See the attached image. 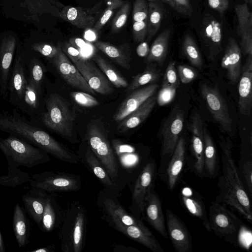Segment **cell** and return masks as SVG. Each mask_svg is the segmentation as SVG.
Instances as JSON below:
<instances>
[{
	"instance_id": "obj_1",
	"label": "cell",
	"mask_w": 252,
	"mask_h": 252,
	"mask_svg": "<svg viewBox=\"0 0 252 252\" xmlns=\"http://www.w3.org/2000/svg\"><path fill=\"white\" fill-rule=\"evenodd\" d=\"M219 143L221 150L222 167L215 200L229 206L252 223L251 200L233 158V144L229 137L221 135L219 136Z\"/></svg>"
},
{
	"instance_id": "obj_2",
	"label": "cell",
	"mask_w": 252,
	"mask_h": 252,
	"mask_svg": "<svg viewBox=\"0 0 252 252\" xmlns=\"http://www.w3.org/2000/svg\"><path fill=\"white\" fill-rule=\"evenodd\" d=\"M0 130L18 137L61 161L72 164L80 162L78 155L17 111L0 112Z\"/></svg>"
},
{
	"instance_id": "obj_3",
	"label": "cell",
	"mask_w": 252,
	"mask_h": 252,
	"mask_svg": "<svg viewBox=\"0 0 252 252\" xmlns=\"http://www.w3.org/2000/svg\"><path fill=\"white\" fill-rule=\"evenodd\" d=\"M87 213L78 201H72L63 211L58 237L62 252H81L86 241Z\"/></svg>"
},
{
	"instance_id": "obj_4",
	"label": "cell",
	"mask_w": 252,
	"mask_h": 252,
	"mask_svg": "<svg viewBox=\"0 0 252 252\" xmlns=\"http://www.w3.org/2000/svg\"><path fill=\"white\" fill-rule=\"evenodd\" d=\"M85 139L121 192L126 185H129L131 181L120 167L112 146L107 136L96 125H91L88 127Z\"/></svg>"
},
{
	"instance_id": "obj_5",
	"label": "cell",
	"mask_w": 252,
	"mask_h": 252,
	"mask_svg": "<svg viewBox=\"0 0 252 252\" xmlns=\"http://www.w3.org/2000/svg\"><path fill=\"white\" fill-rule=\"evenodd\" d=\"M0 150L4 154L7 164L16 167L31 168L50 160L49 154L44 150L11 135L6 138L0 136Z\"/></svg>"
},
{
	"instance_id": "obj_6",
	"label": "cell",
	"mask_w": 252,
	"mask_h": 252,
	"mask_svg": "<svg viewBox=\"0 0 252 252\" xmlns=\"http://www.w3.org/2000/svg\"><path fill=\"white\" fill-rule=\"evenodd\" d=\"M45 105L41 122L51 130L72 141L75 116L68 102L59 94L51 93L45 99Z\"/></svg>"
},
{
	"instance_id": "obj_7",
	"label": "cell",
	"mask_w": 252,
	"mask_h": 252,
	"mask_svg": "<svg viewBox=\"0 0 252 252\" xmlns=\"http://www.w3.org/2000/svg\"><path fill=\"white\" fill-rule=\"evenodd\" d=\"M208 218L211 232L232 244H238L239 236L245 224L227 205L216 200L212 202Z\"/></svg>"
},
{
	"instance_id": "obj_8",
	"label": "cell",
	"mask_w": 252,
	"mask_h": 252,
	"mask_svg": "<svg viewBox=\"0 0 252 252\" xmlns=\"http://www.w3.org/2000/svg\"><path fill=\"white\" fill-rule=\"evenodd\" d=\"M32 188L48 192L76 191L81 189L82 180L78 175L53 171L33 174L29 181Z\"/></svg>"
},
{
	"instance_id": "obj_9",
	"label": "cell",
	"mask_w": 252,
	"mask_h": 252,
	"mask_svg": "<svg viewBox=\"0 0 252 252\" xmlns=\"http://www.w3.org/2000/svg\"><path fill=\"white\" fill-rule=\"evenodd\" d=\"M97 204L103 214V218L109 225L120 223L125 225H135L146 230H150L142 220L128 213L118 200V196L103 189L99 191Z\"/></svg>"
},
{
	"instance_id": "obj_10",
	"label": "cell",
	"mask_w": 252,
	"mask_h": 252,
	"mask_svg": "<svg viewBox=\"0 0 252 252\" xmlns=\"http://www.w3.org/2000/svg\"><path fill=\"white\" fill-rule=\"evenodd\" d=\"M157 175L155 160L151 158L142 167L133 188L132 204L129 210L130 213L138 219H142L145 197L148 191L155 188Z\"/></svg>"
},
{
	"instance_id": "obj_11",
	"label": "cell",
	"mask_w": 252,
	"mask_h": 252,
	"mask_svg": "<svg viewBox=\"0 0 252 252\" xmlns=\"http://www.w3.org/2000/svg\"><path fill=\"white\" fill-rule=\"evenodd\" d=\"M184 112L179 105L173 108L162 123L159 139L161 142L160 156L162 158L171 156L182 131Z\"/></svg>"
},
{
	"instance_id": "obj_12",
	"label": "cell",
	"mask_w": 252,
	"mask_h": 252,
	"mask_svg": "<svg viewBox=\"0 0 252 252\" xmlns=\"http://www.w3.org/2000/svg\"><path fill=\"white\" fill-rule=\"evenodd\" d=\"M191 134L190 155L187 164L192 172L200 178L204 176V127L200 115L195 113L189 124Z\"/></svg>"
},
{
	"instance_id": "obj_13",
	"label": "cell",
	"mask_w": 252,
	"mask_h": 252,
	"mask_svg": "<svg viewBox=\"0 0 252 252\" xmlns=\"http://www.w3.org/2000/svg\"><path fill=\"white\" fill-rule=\"evenodd\" d=\"M200 92L214 120L224 132L231 134L232 131V120L225 100L218 88L211 87L203 83L200 86Z\"/></svg>"
},
{
	"instance_id": "obj_14",
	"label": "cell",
	"mask_w": 252,
	"mask_h": 252,
	"mask_svg": "<svg viewBox=\"0 0 252 252\" xmlns=\"http://www.w3.org/2000/svg\"><path fill=\"white\" fill-rule=\"evenodd\" d=\"M28 82L27 68L23 53L20 50H17L9 80L8 96L9 102L18 109L20 106Z\"/></svg>"
},
{
	"instance_id": "obj_15",
	"label": "cell",
	"mask_w": 252,
	"mask_h": 252,
	"mask_svg": "<svg viewBox=\"0 0 252 252\" xmlns=\"http://www.w3.org/2000/svg\"><path fill=\"white\" fill-rule=\"evenodd\" d=\"M61 77L69 85L82 92L95 94L76 66L69 60L60 47L58 54L51 61Z\"/></svg>"
},
{
	"instance_id": "obj_16",
	"label": "cell",
	"mask_w": 252,
	"mask_h": 252,
	"mask_svg": "<svg viewBox=\"0 0 252 252\" xmlns=\"http://www.w3.org/2000/svg\"><path fill=\"white\" fill-rule=\"evenodd\" d=\"M17 46L13 35H5L0 39V96L3 99L8 95V85Z\"/></svg>"
},
{
	"instance_id": "obj_17",
	"label": "cell",
	"mask_w": 252,
	"mask_h": 252,
	"mask_svg": "<svg viewBox=\"0 0 252 252\" xmlns=\"http://www.w3.org/2000/svg\"><path fill=\"white\" fill-rule=\"evenodd\" d=\"M166 229L174 249L177 252H192L191 235L185 223L171 210H166Z\"/></svg>"
},
{
	"instance_id": "obj_18",
	"label": "cell",
	"mask_w": 252,
	"mask_h": 252,
	"mask_svg": "<svg viewBox=\"0 0 252 252\" xmlns=\"http://www.w3.org/2000/svg\"><path fill=\"white\" fill-rule=\"evenodd\" d=\"M89 86L102 94H110L114 90L110 82L90 60L83 58L71 60Z\"/></svg>"
},
{
	"instance_id": "obj_19",
	"label": "cell",
	"mask_w": 252,
	"mask_h": 252,
	"mask_svg": "<svg viewBox=\"0 0 252 252\" xmlns=\"http://www.w3.org/2000/svg\"><path fill=\"white\" fill-rule=\"evenodd\" d=\"M202 24L201 35L206 56L213 61L222 50L221 26L210 14L204 16Z\"/></svg>"
},
{
	"instance_id": "obj_20",
	"label": "cell",
	"mask_w": 252,
	"mask_h": 252,
	"mask_svg": "<svg viewBox=\"0 0 252 252\" xmlns=\"http://www.w3.org/2000/svg\"><path fill=\"white\" fill-rule=\"evenodd\" d=\"M102 1L92 8L65 6L58 12V16L80 29L94 27L98 20Z\"/></svg>"
},
{
	"instance_id": "obj_21",
	"label": "cell",
	"mask_w": 252,
	"mask_h": 252,
	"mask_svg": "<svg viewBox=\"0 0 252 252\" xmlns=\"http://www.w3.org/2000/svg\"><path fill=\"white\" fill-rule=\"evenodd\" d=\"M169 158L166 167L164 181L168 189L172 191L181 180L187 164L186 141L183 136L180 137Z\"/></svg>"
},
{
	"instance_id": "obj_22",
	"label": "cell",
	"mask_w": 252,
	"mask_h": 252,
	"mask_svg": "<svg viewBox=\"0 0 252 252\" xmlns=\"http://www.w3.org/2000/svg\"><path fill=\"white\" fill-rule=\"evenodd\" d=\"M142 219L164 238H168L161 201L154 188L145 197Z\"/></svg>"
},
{
	"instance_id": "obj_23",
	"label": "cell",
	"mask_w": 252,
	"mask_h": 252,
	"mask_svg": "<svg viewBox=\"0 0 252 252\" xmlns=\"http://www.w3.org/2000/svg\"><path fill=\"white\" fill-rule=\"evenodd\" d=\"M80 162L93 174L104 187V190L117 196L121 192L114 183L108 173L91 150L87 144L78 155Z\"/></svg>"
},
{
	"instance_id": "obj_24",
	"label": "cell",
	"mask_w": 252,
	"mask_h": 252,
	"mask_svg": "<svg viewBox=\"0 0 252 252\" xmlns=\"http://www.w3.org/2000/svg\"><path fill=\"white\" fill-rule=\"evenodd\" d=\"M181 205L192 216L202 222L205 228L211 232L208 222V213L201 195L189 186L182 187L178 194Z\"/></svg>"
},
{
	"instance_id": "obj_25",
	"label": "cell",
	"mask_w": 252,
	"mask_h": 252,
	"mask_svg": "<svg viewBox=\"0 0 252 252\" xmlns=\"http://www.w3.org/2000/svg\"><path fill=\"white\" fill-rule=\"evenodd\" d=\"M158 87V84L154 83L132 91L121 103L113 115V119L117 122L121 121L153 95Z\"/></svg>"
},
{
	"instance_id": "obj_26",
	"label": "cell",
	"mask_w": 252,
	"mask_h": 252,
	"mask_svg": "<svg viewBox=\"0 0 252 252\" xmlns=\"http://www.w3.org/2000/svg\"><path fill=\"white\" fill-rule=\"evenodd\" d=\"M239 81L238 107L240 114L249 116L252 106V56H248L242 67Z\"/></svg>"
},
{
	"instance_id": "obj_27",
	"label": "cell",
	"mask_w": 252,
	"mask_h": 252,
	"mask_svg": "<svg viewBox=\"0 0 252 252\" xmlns=\"http://www.w3.org/2000/svg\"><path fill=\"white\" fill-rule=\"evenodd\" d=\"M221 67L226 70L230 83L236 84L240 78L242 70L241 50L236 40L229 37L221 62Z\"/></svg>"
},
{
	"instance_id": "obj_28",
	"label": "cell",
	"mask_w": 252,
	"mask_h": 252,
	"mask_svg": "<svg viewBox=\"0 0 252 252\" xmlns=\"http://www.w3.org/2000/svg\"><path fill=\"white\" fill-rule=\"evenodd\" d=\"M112 146L118 163L131 182L132 174L139 167L143 159L134 147L114 140Z\"/></svg>"
},
{
	"instance_id": "obj_29",
	"label": "cell",
	"mask_w": 252,
	"mask_h": 252,
	"mask_svg": "<svg viewBox=\"0 0 252 252\" xmlns=\"http://www.w3.org/2000/svg\"><path fill=\"white\" fill-rule=\"evenodd\" d=\"M109 225L154 252H164L151 231L145 230L135 225H125L120 223H113Z\"/></svg>"
},
{
	"instance_id": "obj_30",
	"label": "cell",
	"mask_w": 252,
	"mask_h": 252,
	"mask_svg": "<svg viewBox=\"0 0 252 252\" xmlns=\"http://www.w3.org/2000/svg\"><path fill=\"white\" fill-rule=\"evenodd\" d=\"M48 193L41 189L32 188L22 197L26 213L39 228Z\"/></svg>"
},
{
	"instance_id": "obj_31",
	"label": "cell",
	"mask_w": 252,
	"mask_h": 252,
	"mask_svg": "<svg viewBox=\"0 0 252 252\" xmlns=\"http://www.w3.org/2000/svg\"><path fill=\"white\" fill-rule=\"evenodd\" d=\"M63 211L57 202L56 192H49L45 204L40 229L50 233L59 227Z\"/></svg>"
},
{
	"instance_id": "obj_32",
	"label": "cell",
	"mask_w": 252,
	"mask_h": 252,
	"mask_svg": "<svg viewBox=\"0 0 252 252\" xmlns=\"http://www.w3.org/2000/svg\"><path fill=\"white\" fill-rule=\"evenodd\" d=\"M204 176L213 178L219 174L220 160L217 149L208 130L204 127Z\"/></svg>"
},
{
	"instance_id": "obj_33",
	"label": "cell",
	"mask_w": 252,
	"mask_h": 252,
	"mask_svg": "<svg viewBox=\"0 0 252 252\" xmlns=\"http://www.w3.org/2000/svg\"><path fill=\"white\" fill-rule=\"evenodd\" d=\"M157 97L152 95L138 108L119 122L117 129L119 132H125L136 127L143 122L150 115L156 103Z\"/></svg>"
},
{
	"instance_id": "obj_34",
	"label": "cell",
	"mask_w": 252,
	"mask_h": 252,
	"mask_svg": "<svg viewBox=\"0 0 252 252\" xmlns=\"http://www.w3.org/2000/svg\"><path fill=\"white\" fill-rule=\"evenodd\" d=\"M25 209L18 203L14 207L13 230L16 240L20 247H24L29 243L30 223Z\"/></svg>"
},
{
	"instance_id": "obj_35",
	"label": "cell",
	"mask_w": 252,
	"mask_h": 252,
	"mask_svg": "<svg viewBox=\"0 0 252 252\" xmlns=\"http://www.w3.org/2000/svg\"><path fill=\"white\" fill-rule=\"evenodd\" d=\"M171 31L166 29L155 39L149 50L146 58L148 63H155L162 66L166 58Z\"/></svg>"
},
{
	"instance_id": "obj_36",
	"label": "cell",
	"mask_w": 252,
	"mask_h": 252,
	"mask_svg": "<svg viewBox=\"0 0 252 252\" xmlns=\"http://www.w3.org/2000/svg\"><path fill=\"white\" fill-rule=\"evenodd\" d=\"M23 58L27 68L28 78L37 87L43 90V84L46 68L40 58L35 54H27L23 52Z\"/></svg>"
},
{
	"instance_id": "obj_37",
	"label": "cell",
	"mask_w": 252,
	"mask_h": 252,
	"mask_svg": "<svg viewBox=\"0 0 252 252\" xmlns=\"http://www.w3.org/2000/svg\"><path fill=\"white\" fill-rule=\"evenodd\" d=\"M161 74L160 69L158 68L156 63H148L143 72L133 77L126 92L128 94L143 85L155 83L160 79Z\"/></svg>"
},
{
	"instance_id": "obj_38",
	"label": "cell",
	"mask_w": 252,
	"mask_h": 252,
	"mask_svg": "<svg viewBox=\"0 0 252 252\" xmlns=\"http://www.w3.org/2000/svg\"><path fill=\"white\" fill-rule=\"evenodd\" d=\"M93 61L103 72L109 81L118 88H126L128 83L121 74L106 60L101 56L95 54Z\"/></svg>"
},
{
	"instance_id": "obj_39",
	"label": "cell",
	"mask_w": 252,
	"mask_h": 252,
	"mask_svg": "<svg viewBox=\"0 0 252 252\" xmlns=\"http://www.w3.org/2000/svg\"><path fill=\"white\" fill-rule=\"evenodd\" d=\"M94 45L115 63L127 70L130 69L128 58L120 49L109 43L100 41L95 42Z\"/></svg>"
},
{
	"instance_id": "obj_40",
	"label": "cell",
	"mask_w": 252,
	"mask_h": 252,
	"mask_svg": "<svg viewBox=\"0 0 252 252\" xmlns=\"http://www.w3.org/2000/svg\"><path fill=\"white\" fill-rule=\"evenodd\" d=\"M163 17V10L157 2L148 3V14L147 19V40L150 41L158 31Z\"/></svg>"
},
{
	"instance_id": "obj_41",
	"label": "cell",
	"mask_w": 252,
	"mask_h": 252,
	"mask_svg": "<svg viewBox=\"0 0 252 252\" xmlns=\"http://www.w3.org/2000/svg\"><path fill=\"white\" fill-rule=\"evenodd\" d=\"M7 165V174L0 176V185L15 188L29 182L31 177L28 173L13 165Z\"/></svg>"
},
{
	"instance_id": "obj_42",
	"label": "cell",
	"mask_w": 252,
	"mask_h": 252,
	"mask_svg": "<svg viewBox=\"0 0 252 252\" xmlns=\"http://www.w3.org/2000/svg\"><path fill=\"white\" fill-rule=\"evenodd\" d=\"M182 51L184 55L194 67L201 69L203 66L201 54L192 36L185 35L183 42Z\"/></svg>"
},
{
	"instance_id": "obj_43",
	"label": "cell",
	"mask_w": 252,
	"mask_h": 252,
	"mask_svg": "<svg viewBox=\"0 0 252 252\" xmlns=\"http://www.w3.org/2000/svg\"><path fill=\"white\" fill-rule=\"evenodd\" d=\"M235 11L238 21L237 33L240 36L244 32L252 29V13L246 3L237 5Z\"/></svg>"
},
{
	"instance_id": "obj_44",
	"label": "cell",
	"mask_w": 252,
	"mask_h": 252,
	"mask_svg": "<svg viewBox=\"0 0 252 252\" xmlns=\"http://www.w3.org/2000/svg\"><path fill=\"white\" fill-rule=\"evenodd\" d=\"M106 7L94 26V29L98 32L109 20L114 10L120 8L124 3L123 0H103Z\"/></svg>"
},
{
	"instance_id": "obj_45",
	"label": "cell",
	"mask_w": 252,
	"mask_h": 252,
	"mask_svg": "<svg viewBox=\"0 0 252 252\" xmlns=\"http://www.w3.org/2000/svg\"><path fill=\"white\" fill-rule=\"evenodd\" d=\"M239 173L244 186L249 197L252 195V160L240 159L239 162Z\"/></svg>"
},
{
	"instance_id": "obj_46",
	"label": "cell",
	"mask_w": 252,
	"mask_h": 252,
	"mask_svg": "<svg viewBox=\"0 0 252 252\" xmlns=\"http://www.w3.org/2000/svg\"><path fill=\"white\" fill-rule=\"evenodd\" d=\"M60 47V45L55 46L45 42H36L31 45V49L32 52L39 54L49 62L58 54Z\"/></svg>"
},
{
	"instance_id": "obj_47",
	"label": "cell",
	"mask_w": 252,
	"mask_h": 252,
	"mask_svg": "<svg viewBox=\"0 0 252 252\" xmlns=\"http://www.w3.org/2000/svg\"><path fill=\"white\" fill-rule=\"evenodd\" d=\"M175 61L170 62L165 71L161 87H174L178 88L180 81L175 67Z\"/></svg>"
},
{
	"instance_id": "obj_48",
	"label": "cell",
	"mask_w": 252,
	"mask_h": 252,
	"mask_svg": "<svg viewBox=\"0 0 252 252\" xmlns=\"http://www.w3.org/2000/svg\"><path fill=\"white\" fill-rule=\"evenodd\" d=\"M130 4L129 2H124L120 7V9L114 18L111 26L112 32H118L126 24L129 11Z\"/></svg>"
},
{
	"instance_id": "obj_49",
	"label": "cell",
	"mask_w": 252,
	"mask_h": 252,
	"mask_svg": "<svg viewBox=\"0 0 252 252\" xmlns=\"http://www.w3.org/2000/svg\"><path fill=\"white\" fill-rule=\"evenodd\" d=\"M70 94L74 101L80 106L91 107L99 105L97 100L86 92H72Z\"/></svg>"
},
{
	"instance_id": "obj_50",
	"label": "cell",
	"mask_w": 252,
	"mask_h": 252,
	"mask_svg": "<svg viewBox=\"0 0 252 252\" xmlns=\"http://www.w3.org/2000/svg\"><path fill=\"white\" fill-rule=\"evenodd\" d=\"M148 14V3L145 0H135L133 5V21L147 20Z\"/></svg>"
},
{
	"instance_id": "obj_51",
	"label": "cell",
	"mask_w": 252,
	"mask_h": 252,
	"mask_svg": "<svg viewBox=\"0 0 252 252\" xmlns=\"http://www.w3.org/2000/svg\"><path fill=\"white\" fill-rule=\"evenodd\" d=\"M177 89L174 87H161L156 98L158 105L162 106L170 103L175 97Z\"/></svg>"
},
{
	"instance_id": "obj_52",
	"label": "cell",
	"mask_w": 252,
	"mask_h": 252,
	"mask_svg": "<svg viewBox=\"0 0 252 252\" xmlns=\"http://www.w3.org/2000/svg\"><path fill=\"white\" fill-rule=\"evenodd\" d=\"M177 71L180 81L183 84L191 82L198 75V73L194 68L186 64L178 65Z\"/></svg>"
},
{
	"instance_id": "obj_53",
	"label": "cell",
	"mask_w": 252,
	"mask_h": 252,
	"mask_svg": "<svg viewBox=\"0 0 252 252\" xmlns=\"http://www.w3.org/2000/svg\"><path fill=\"white\" fill-rule=\"evenodd\" d=\"M147 20L133 21L132 34L135 42H142L147 36Z\"/></svg>"
},
{
	"instance_id": "obj_54",
	"label": "cell",
	"mask_w": 252,
	"mask_h": 252,
	"mask_svg": "<svg viewBox=\"0 0 252 252\" xmlns=\"http://www.w3.org/2000/svg\"><path fill=\"white\" fill-rule=\"evenodd\" d=\"M170 6L178 13L190 16L192 8L189 0H170Z\"/></svg>"
},
{
	"instance_id": "obj_55",
	"label": "cell",
	"mask_w": 252,
	"mask_h": 252,
	"mask_svg": "<svg viewBox=\"0 0 252 252\" xmlns=\"http://www.w3.org/2000/svg\"><path fill=\"white\" fill-rule=\"evenodd\" d=\"M240 36L241 51L245 55L252 56V29L244 32Z\"/></svg>"
},
{
	"instance_id": "obj_56",
	"label": "cell",
	"mask_w": 252,
	"mask_h": 252,
	"mask_svg": "<svg viewBox=\"0 0 252 252\" xmlns=\"http://www.w3.org/2000/svg\"><path fill=\"white\" fill-rule=\"evenodd\" d=\"M61 47L63 52L71 60H78L83 58L78 48L73 46L69 42H65Z\"/></svg>"
},
{
	"instance_id": "obj_57",
	"label": "cell",
	"mask_w": 252,
	"mask_h": 252,
	"mask_svg": "<svg viewBox=\"0 0 252 252\" xmlns=\"http://www.w3.org/2000/svg\"><path fill=\"white\" fill-rule=\"evenodd\" d=\"M210 7L218 11L222 17L229 6L228 0H208Z\"/></svg>"
},
{
	"instance_id": "obj_58",
	"label": "cell",
	"mask_w": 252,
	"mask_h": 252,
	"mask_svg": "<svg viewBox=\"0 0 252 252\" xmlns=\"http://www.w3.org/2000/svg\"><path fill=\"white\" fill-rule=\"evenodd\" d=\"M112 248L115 252H139L140 251L135 248L126 247L122 245H113Z\"/></svg>"
},
{
	"instance_id": "obj_59",
	"label": "cell",
	"mask_w": 252,
	"mask_h": 252,
	"mask_svg": "<svg viewBox=\"0 0 252 252\" xmlns=\"http://www.w3.org/2000/svg\"><path fill=\"white\" fill-rule=\"evenodd\" d=\"M56 250L55 245L52 244L46 247L40 248L36 250L31 251V252H54Z\"/></svg>"
},
{
	"instance_id": "obj_60",
	"label": "cell",
	"mask_w": 252,
	"mask_h": 252,
	"mask_svg": "<svg viewBox=\"0 0 252 252\" xmlns=\"http://www.w3.org/2000/svg\"><path fill=\"white\" fill-rule=\"evenodd\" d=\"M148 46L146 42L141 44L137 48V52L140 55H145L148 52Z\"/></svg>"
},
{
	"instance_id": "obj_61",
	"label": "cell",
	"mask_w": 252,
	"mask_h": 252,
	"mask_svg": "<svg viewBox=\"0 0 252 252\" xmlns=\"http://www.w3.org/2000/svg\"><path fill=\"white\" fill-rule=\"evenodd\" d=\"M72 40H73L74 43H76L72 45L76 47L78 49H79V48H80L81 47H83L85 43L83 40L78 38L73 39ZM73 42H69V43H73Z\"/></svg>"
},
{
	"instance_id": "obj_62",
	"label": "cell",
	"mask_w": 252,
	"mask_h": 252,
	"mask_svg": "<svg viewBox=\"0 0 252 252\" xmlns=\"http://www.w3.org/2000/svg\"><path fill=\"white\" fill-rule=\"evenodd\" d=\"M5 249L3 238L0 231V252H5Z\"/></svg>"
},
{
	"instance_id": "obj_63",
	"label": "cell",
	"mask_w": 252,
	"mask_h": 252,
	"mask_svg": "<svg viewBox=\"0 0 252 252\" xmlns=\"http://www.w3.org/2000/svg\"><path fill=\"white\" fill-rule=\"evenodd\" d=\"M245 1V3H249L250 4H252V0H243Z\"/></svg>"
},
{
	"instance_id": "obj_64",
	"label": "cell",
	"mask_w": 252,
	"mask_h": 252,
	"mask_svg": "<svg viewBox=\"0 0 252 252\" xmlns=\"http://www.w3.org/2000/svg\"><path fill=\"white\" fill-rule=\"evenodd\" d=\"M162 0L170 6V0Z\"/></svg>"
}]
</instances>
